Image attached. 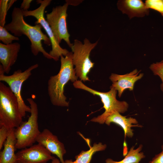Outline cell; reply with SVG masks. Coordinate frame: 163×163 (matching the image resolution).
<instances>
[{"instance_id":"obj_1","label":"cell","mask_w":163,"mask_h":163,"mask_svg":"<svg viewBox=\"0 0 163 163\" xmlns=\"http://www.w3.org/2000/svg\"><path fill=\"white\" fill-rule=\"evenodd\" d=\"M23 12V11L20 8H14L11 14V21L4 27L16 37H20L23 35L26 36L31 42V51L34 56H36L41 53L46 58L53 59L42 46V41L48 46L51 44L47 35L42 32V26L39 24L32 26L27 24L24 20Z\"/></svg>"},{"instance_id":"obj_2","label":"cell","mask_w":163,"mask_h":163,"mask_svg":"<svg viewBox=\"0 0 163 163\" xmlns=\"http://www.w3.org/2000/svg\"><path fill=\"white\" fill-rule=\"evenodd\" d=\"M73 53L70 52L65 56H60L61 66L56 75L50 77L47 83V90L52 104L54 105L68 107L69 102L64 95L65 85L70 81L75 82L78 80L72 62Z\"/></svg>"},{"instance_id":"obj_3","label":"cell","mask_w":163,"mask_h":163,"mask_svg":"<svg viewBox=\"0 0 163 163\" xmlns=\"http://www.w3.org/2000/svg\"><path fill=\"white\" fill-rule=\"evenodd\" d=\"M17 99L10 88L0 82V126L15 128L23 121Z\"/></svg>"},{"instance_id":"obj_4","label":"cell","mask_w":163,"mask_h":163,"mask_svg":"<svg viewBox=\"0 0 163 163\" xmlns=\"http://www.w3.org/2000/svg\"><path fill=\"white\" fill-rule=\"evenodd\" d=\"M27 101L31 108L30 115L27 121H23L19 126L14 129L16 149H21L33 145L36 142L41 132L38 127L37 104L32 98H27Z\"/></svg>"},{"instance_id":"obj_5","label":"cell","mask_w":163,"mask_h":163,"mask_svg":"<svg viewBox=\"0 0 163 163\" xmlns=\"http://www.w3.org/2000/svg\"><path fill=\"white\" fill-rule=\"evenodd\" d=\"M73 85L75 88L85 90L101 98L105 111L101 115L92 118L91 120V121L103 124L107 118L114 113H124L128 110V103L125 101H120L117 100V91L113 88L110 87V90L107 92H100L88 87L79 80L73 82Z\"/></svg>"},{"instance_id":"obj_6","label":"cell","mask_w":163,"mask_h":163,"mask_svg":"<svg viewBox=\"0 0 163 163\" xmlns=\"http://www.w3.org/2000/svg\"><path fill=\"white\" fill-rule=\"evenodd\" d=\"M98 43L97 41L92 43L87 38L84 40L83 43L75 39L71 48L76 75L81 81H90L87 75L94 67V63L90 60V55Z\"/></svg>"},{"instance_id":"obj_7","label":"cell","mask_w":163,"mask_h":163,"mask_svg":"<svg viewBox=\"0 0 163 163\" xmlns=\"http://www.w3.org/2000/svg\"><path fill=\"white\" fill-rule=\"evenodd\" d=\"M38 66V64H36L23 72L21 69H18L15 71L12 75H5L2 66L0 65V81L6 83L16 97L19 109L23 117L25 116L27 112L30 113L31 108L30 106L25 104L21 96L22 86L23 83L31 75L32 71L37 68Z\"/></svg>"},{"instance_id":"obj_8","label":"cell","mask_w":163,"mask_h":163,"mask_svg":"<svg viewBox=\"0 0 163 163\" xmlns=\"http://www.w3.org/2000/svg\"><path fill=\"white\" fill-rule=\"evenodd\" d=\"M52 1L51 0H37L40 5L37 8L33 10L23 11L24 16H32L35 18L37 21L35 24H40L47 34L51 43L52 49L49 53L56 61L59 60L62 55L65 56L69 52L66 49L62 48L57 41L52 30L44 16L45 10Z\"/></svg>"},{"instance_id":"obj_9","label":"cell","mask_w":163,"mask_h":163,"mask_svg":"<svg viewBox=\"0 0 163 163\" xmlns=\"http://www.w3.org/2000/svg\"><path fill=\"white\" fill-rule=\"evenodd\" d=\"M68 5L66 3L63 5L53 8L51 12L46 14V19L58 43H59L63 40L71 48L73 43L70 40V35L68 30L66 22Z\"/></svg>"},{"instance_id":"obj_10","label":"cell","mask_w":163,"mask_h":163,"mask_svg":"<svg viewBox=\"0 0 163 163\" xmlns=\"http://www.w3.org/2000/svg\"><path fill=\"white\" fill-rule=\"evenodd\" d=\"M43 146L39 144L21 149L16 153L17 161L21 163H46L55 158Z\"/></svg>"},{"instance_id":"obj_11","label":"cell","mask_w":163,"mask_h":163,"mask_svg":"<svg viewBox=\"0 0 163 163\" xmlns=\"http://www.w3.org/2000/svg\"><path fill=\"white\" fill-rule=\"evenodd\" d=\"M140 72L135 69L129 73L123 75L112 73L109 77L112 82L110 87L114 88L118 91V96L120 97L125 90L133 91L135 83L143 76V73L139 74Z\"/></svg>"},{"instance_id":"obj_12","label":"cell","mask_w":163,"mask_h":163,"mask_svg":"<svg viewBox=\"0 0 163 163\" xmlns=\"http://www.w3.org/2000/svg\"><path fill=\"white\" fill-rule=\"evenodd\" d=\"M36 142L43 146L51 153L56 155L61 163H65L63 156L66 151L64 145L49 130L45 129L41 132Z\"/></svg>"},{"instance_id":"obj_13","label":"cell","mask_w":163,"mask_h":163,"mask_svg":"<svg viewBox=\"0 0 163 163\" xmlns=\"http://www.w3.org/2000/svg\"><path fill=\"white\" fill-rule=\"evenodd\" d=\"M21 45L17 42L5 45L0 43V62L5 73L8 74L17 59Z\"/></svg>"},{"instance_id":"obj_14","label":"cell","mask_w":163,"mask_h":163,"mask_svg":"<svg viewBox=\"0 0 163 163\" xmlns=\"http://www.w3.org/2000/svg\"><path fill=\"white\" fill-rule=\"evenodd\" d=\"M118 9L127 14L131 19L134 17H142L148 15L149 9L141 0H120L117 3Z\"/></svg>"},{"instance_id":"obj_15","label":"cell","mask_w":163,"mask_h":163,"mask_svg":"<svg viewBox=\"0 0 163 163\" xmlns=\"http://www.w3.org/2000/svg\"><path fill=\"white\" fill-rule=\"evenodd\" d=\"M105 123L109 126L111 123H115L120 126L124 131L125 137L132 138L133 136V130L131 127L133 126L140 127L136 125L138 123L137 120L133 118H126L118 112H115L109 116L106 119Z\"/></svg>"},{"instance_id":"obj_16","label":"cell","mask_w":163,"mask_h":163,"mask_svg":"<svg viewBox=\"0 0 163 163\" xmlns=\"http://www.w3.org/2000/svg\"><path fill=\"white\" fill-rule=\"evenodd\" d=\"M14 129H11L3 145V149L0 153V163H17L16 153V139Z\"/></svg>"},{"instance_id":"obj_17","label":"cell","mask_w":163,"mask_h":163,"mask_svg":"<svg viewBox=\"0 0 163 163\" xmlns=\"http://www.w3.org/2000/svg\"><path fill=\"white\" fill-rule=\"evenodd\" d=\"M106 144H102L101 142L98 144L94 143L89 150L85 151H82L79 154L75 156V160L72 161V160H66L65 163H90L93 155L96 152L104 150L106 148Z\"/></svg>"},{"instance_id":"obj_18","label":"cell","mask_w":163,"mask_h":163,"mask_svg":"<svg viewBox=\"0 0 163 163\" xmlns=\"http://www.w3.org/2000/svg\"><path fill=\"white\" fill-rule=\"evenodd\" d=\"M134 146L131 147L124 158L119 161H116L111 158H107L105 163H139L145 156L143 152H141L142 145L140 144L138 148L134 149Z\"/></svg>"},{"instance_id":"obj_19","label":"cell","mask_w":163,"mask_h":163,"mask_svg":"<svg viewBox=\"0 0 163 163\" xmlns=\"http://www.w3.org/2000/svg\"><path fill=\"white\" fill-rule=\"evenodd\" d=\"M15 0H1L0 1V26L4 27L7 12Z\"/></svg>"},{"instance_id":"obj_20","label":"cell","mask_w":163,"mask_h":163,"mask_svg":"<svg viewBox=\"0 0 163 163\" xmlns=\"http://www.w3.org/2000/svg\"><path fill=\"white\" fill-rule=\"evenodd\" d=\"M18 37L10 34L5 28L0 26V40L4 44L8 45L12 43L14 40H19Z\"/></svg>"},{"instance_id":"obj_21","label":"cell","mask_w":163,"mask_h":163,"mask_svg":"<svg viewBox=\"0 0 163 163\" xmlns=\"http://www.w3.org/2000/svg\"><path fill=\"white\" fill-rule=\"evenodd\" d=\"M155 75H158L161 80L160 89L163 92V60L151 64L149 67Z\"/></svg>"},{"instance_id":"obj_22","label":"cell","mask_w":163,"mask_h":163,"mask_svg":"<svg viewBox=\"0 0 163 163\" xmlns=\"http://www.w3.org/2000/svg\"><path fill=\"white\" fill-rule=\"evenodd\" d=\"M145 4L148 9L155 10L163 16V0H146Z\"/></svg>"},{"instance_id":"obj_23","label":"cell","mask_w":163,"mask_h":163,"mask_svg":"<svg viewBox=\"0 0 163 163\" xmlns=\"http://www.w3.org/2000/svg\"><path fill=\"white\" fill-rule=\"evenodd\" d=\"M11 129H8L3 126H0V150L2 149Z\"/></svg>"},{"instance_id":"obj_24","label":"cell","mask_w":163,"mask_h":163,"mask_svg":"<svg viewBox=\"0 0 163 163\" xmlns=\"http://www.w3.org/2000/svg\"><path fill=\"white\" fill-rule=\"evenodd\" d=\"M161 148L162 151L159 154L155 155L148 163H163V144Z\"/></svg>"},{"instance_id":"obj_25","label":"cell","mask_w":163,"mask_h":163,"mask_svg":"<svg viewBox=\"0 0 163 163\" xmlns=\"http://www.w3.org/2000/svg\"><path fill=\"white\" fill-rule=\"evenodd\" d=\"M32 0H24L21 3L20 8L23 11H27L30 7Z\"/></svg>"},{"instance_id":"obj_26","label":"cell","mask_w":163,"mask_h":163,"mask_svg":"<svg viewBox=\"0 0 163 163\" xmlns=\"http://www.w3.org/2000/svg\"><path fill=\"white\" fill-rule=\"evenodd\" d=\"M66 3L69 5H71L76 6L78 5L82 2V0H66Z\"/></svg>"},{"instance_id":"obj_27","label":"cell","mask_w":163,"mask_h":163,"mask_svg":"<svg viewBox=\"0 0 163 163\" xmlns=\"http://www.w3.org/2000/svg\"><path fill=\"white\" fill-rule=\"evenodd\" d=\"M60 162L59 159L55 158L52 160V163H60Z\"/></svg>"},{"instance_id":"obj_28","label":"cell","mask_w":163,"mask_h":163,"mask_svg":"<svg viewBox=\"0 0 163 163\" xmlns=\"http://www.w3.org/2000/svg\"><path fill=\"white\" fill-rule=\"evenodd\" d=\"M17 163H20V162H18V161Z\"/></svg>"}]
</instances>
